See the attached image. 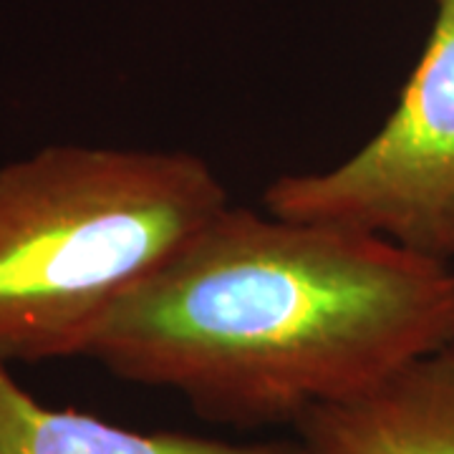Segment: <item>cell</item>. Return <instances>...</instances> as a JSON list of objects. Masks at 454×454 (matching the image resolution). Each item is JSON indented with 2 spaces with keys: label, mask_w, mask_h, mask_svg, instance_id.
Listing matches in <instances>:
<instances>
[{
  "label": "cell",
  "mask_w": 454,
  "mask_h": 454,
  "mask_svg": "<svg viewBox=\"0 0 454 454\" xmlns=\"http://www.w3.org/2000/svg\"><path fill=\"white\" fill-rule=\"evenodd\" d=\"M230 205L179 149L46 146L0 167V358L83 356L106 313Z\"/></svg>",
  "instance_id": "obj_2"
},
{
  "label": "cell",
  "mask_w": 454,
  "mask_h": 454,
  "mask_svg": "<svg viewBox=\"0 0 454 454\" xmlns=\"http://www.w3.org/2000/svg\"><path fill=\"white\" fill-rule=\"evenodd\" d=\"M293 444L134 432L76 409H53L23 389L0 358V454H291Z\"/></svg>",
  "instance_id": "obj_5"
},
{
  "label": "cell",
  "mask_w": 454,
  "mask_h": 454,
  "mask_svg": "<svg viewBox=\"0 0 454 454\" xmlns=\"http://www.w3.org/2000/svg\"><path fill=\"white\" fill-rule=\"evenodd\" d=\"M452 324L447 262L227 205L106 313L83 356L215 422L295 424L376 389Z\"/></svg>",
  "instance_id": "obj_1"
},
{
  "label": "cell",
  "mask_w": 454,
  "mask_h": 454,
  "mask_svg": "<svg viewBox=\"0 0 454 454\" xmlns=\"http://www.w3.org/2000/svg\"><path fill=\"white\" fill-rule=\"evenodd\" d=\"M291 454H301V452H298V447H295V444H293V452Z\"/></svg>",
  "instance_id": "obj_6"
},
{
  "label": "cell",
  "mask_w": 454,
  "mask_h": 454,
  "mask_svg": "<svg viewBox=\"0 0 454 454\" xmlns=\"http://www.w3.org/2000/svg\"><path fill=\"white\" fill-rule=\"evenodd\" d=\"M262 210L379 235L454 258V0L437 13L419 64L384 127L343 162L273 179Z\"/></svg>",
  "instance_id": "obj_3"
},
{
  "label": "cell",
  "mask_w": 454,
  "mask_h": 454,
  "mask_svg": "<svg viewBox=\"0 0 454 454\" xmlns=\"http://www.w3.org/2000/svg\"><path fill=\"white\" fill-rule=\"evenodd\" d=\"M301 454H454V324L376 389L295 422Z\"/></svg>",
  "instance_id": "obj_4"
}]
</instances>
